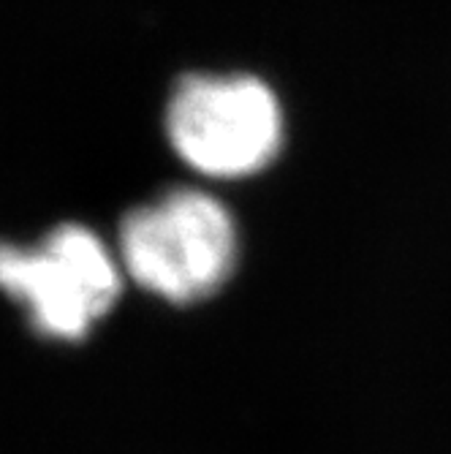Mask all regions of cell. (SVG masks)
I'll return each mask as SVG.
<instances>
[{
    "instance_id": "6da1fadb",
    "label": "cell",
    "mask_w": 451,
    "mask_h": 454,
    "mask_svg": "<svg viewBox=\"0 0 451 454\" xmlns=\"http://www.w3.org/2000/svg\"><path fill=\"white\" fill-rule=\"evenodd\" d=\"M120 259L147 292L169 302H198L229 280L237 229L218 199L175 191L122 218Z\"/></svg>"
},
{
    "instance_id": "7a4b0ae2",
    "label": "cell",
    "mask_w": 451,
    "mask_h": 454,
    "mask_svg": "<svg viewBox=\"0 0 451 454\" xmlns=\"http://www.w3.org/2000/svg\"><path fill=\"white\" fill-rule=\"evenodd\" d=\"M177 155L201 175L245 177L277 155L283 117L277 98L253 76H185L167 112Z\"/></svg>"
},
{
    "instance_id": "3957f363",
    "label": "cell",
    "mask_w": 451,
    "mask_h": 454,
    "mask_svg": "<svg viewBox=\"0 0 451 454\" xmlns=\"http://www.w3.org/2000/svg\"><path fill=\"white\" fill-rule=\"evenodd\" d=\"M0 280L38 335L82 340L120 297V270L85 226L66 223L35 247H4Z\"/></svg>"
}]
</instances>
